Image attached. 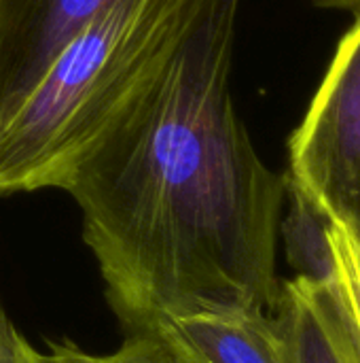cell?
Listing matches in <instances>:
<instances>
[{
	"instance_id": "6da1fadb",
	"label": "cell",
	"mask_w": 360,
	"mask_h": 363,
	"mask_svg": "<svg viewBox=\"0 0 360 363\" xmlns=\"http://www.w3.org/2000/svg\"><path fill=\"white\" fill-rule=\"evenodd\" d=\"M240 2H193L57 187L81 208L123 332L278 308L286 174L263 164L233 104Z\"/></svg>"
},
{
	"instance_id": "7a4b0ae2",
	"label": "cell",
	"mask_w": 360,
	"mask_h": 363,
	"mask_svg": "<svg viewBox=\"0 0 360 363\" xmlns=\"http://www.w3.org/2000/svg\"><path fill=\"white\" fill-rule=\"evenodd\" d=\"M195 0H115L0 121V198L57 189Z\"/></svg>"
},
{
	"instance_id": "3957f363",
	"label": "cell",
	"mask_w": 360,
	"mask_h": 363,
	"mask_svg": "<svg viewBox=\"0 0 360 363\" xmlns=\"http://www.w3.org/2000/svg\"><path fill=\"white\" fill-rule=\"evenodd\" d=\"M286 179L360 249V13L289 138Z\"/></svg>"
},
{
	"instance_id": "277c9868",
	"label": "cell",
	"mask_w": 360,
	"mask_h": 363,
	"mask_svg": "<svg viewBox=\"0 0 360 363\" xmlns=\"http://www.w3.org/2000/svg\"><path fill=\"white\" fill-rule=\"evenodd\" d=\"M115 0H0V121Z\"/></svg>"
},
{
	"instance_id": "5b68a950",
	"label": "cell",
	"mask_w": 360,
	"mask_h": 363,
	"mask_svg": "<svg viewBox=\"0 0 360 363\" xmlns=\"http://www.w3.org/2000/svg\"><path fill=\"white\" fill-rule=\"evenodd\" d=\"M274 319L291 363H360L359 330L335 281H284Z\"/></svg>"
},
{
	"instance_id": "8992f818",
	"label": "cell",
	"mask_w": 360,
	"mask_h": 363,
	"mask_svg": "<svg viewBox=\"0 0 360 363\" xmlns=\"http://www.w3.org/2000/svg\"><path fill=\"white\" fill-rule=\"evenodd\" d=\"M155 328L193 363H291L286 340L267 313H199Z\"/></svg>"
},
{
	"instance_id": "52a82bcc",
	"label": "cell",
	"mask_w": 360,
	"mask_h": 363,
	"mask_svg": "<svg viewBox=\"0 0 360 363\" xmlns=\"http://www.w3.org/2000/svg\"><path fill=\"white\" fill-rule=\"evenodd\" d=\"M286 200L289 211L280 219V236L289 264L299 277H308L318 283H333L335 255L331 245V219L289 179Z\"/></svg>"
},
{
	"instance_id": "ba28073f",
	"label": "cell",
	"mask_w": 360,
	"mask_h": 363,
	"mask_svg": "<svg viewBox=\"0 0 360 363\" xmlns=\"http://www.w3.org/2000/svg\"><path fill=\"white\" fill-rule=\"evenodd\" d=\"M47 363H193L159 328L125 332L123 345L110 355H91L70 340L49 342Z\"/></svg>"
},
{
	"instance_id": "9c48e42d",
	"label": "cell",
	"mask_w": 360,
	"mask_h": 363,
	"mask_svg": "<svg viewBox=\"0 0 360 363\" xmlns=\"http://www.w3.org/2000/svg\"><path fill=\"white\" fill-rule=\"evenodd\" d=\"M331 245L335 255V283L346 300L360 336V249L333 223Z\"/></svg>"
},
{
	"instance_id": "30bf717a",
	"label": "cell",
	"mask_w": 360,
	"mask_h": 363,
	"mask_svg": "<svg viewBox=\"0 0 360 363\" xmlns=\"http://www.w3.org/2000/svg\"><path fill=\"white\" fill-rule=\"evenodd\" d=\"M0 363H47L0 308Z\"/></svg>"
},
{
	"instance_id": "8fae6325",
	"label": "cell",
	"mask_w": 360,
	"mask_h": 363,
	"mask_svg": "<svg viewBox=\"0 0 360 363\" xmlns=\"http://www.w3.org/2000/svg\"><path fill=\"white\" fill-rule=\"evenodd\" d=\"M316 6L325 9H344V11H356L360 13V0H312Z\"/></svg>"
}]
</instances>
